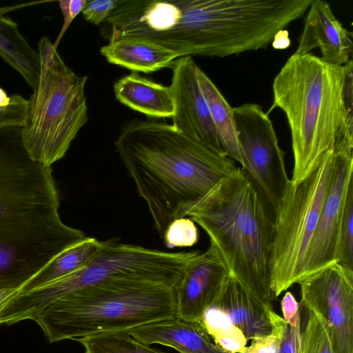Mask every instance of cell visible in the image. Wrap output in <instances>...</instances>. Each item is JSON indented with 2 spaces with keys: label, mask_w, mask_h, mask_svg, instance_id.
<instances>
[{
  "label": "cell",
  "mask_w": 353,
  "mask_h": 353,
  "mask_svg": "<svg viewBox=\"0 0 353 353\" xmlns=\"http://www.w3.org/2000/svg\"><path fill=\"white\" fill-rule=\"evenodd\" d=\"M160 236L218 196L239 167L222 150L168 124L133 119L114 142Z\"/></svg>",
  "instance_id": "1"
},
{
  "label": "cell",
  "mask_w": 353,
  "mask_h": 353,
  "mask_svg": "<svg viewBox=\"0 0 353 353\" xmlns=\"http://www.w3.org/2000/svg\"><path fill=\"white\" fill-rule=\"evenodd\" d=\"M21 131L0 128V289H20L87 238L62 221L51 166L30 157Z\"/></svg>",
  "instance_id": "2"
},
{
  "label": "cell",
  "mask_w": 353,
  "mask_h": 353,
  "mask_svg": "<svg viewBox=\"0 0 353 353\" xmlns=\"http://www.w3.org/2000/svg\"><path fill=\"white\" fill-rule=\"evenodd\" d=\"M352 60L344 65L312 53L292 54L276 75L270 111L280 108L291 133L293 183L334 145L353 138Z\"/></svg>",
  "instance_id": "3"
},
{
  "label": "cell",
  "mask_w": 353,
  "mask_h": 353,
  "mask_svg": "<svg viewBox=\"0 0 353 353\" xmlns=\"http://www.w3.org/2000/svg\"><path fill=\"white\" fill-rule=\"evenodd\" d=\"M188 217L206 232L230 275L272 306L274 223L241 167L213 201Z\"/></svg>",
  "instance_id": "4"
},
{
  "label": "cell",
  "mask_w": 353,
  "mask_h": 353,
  "mask_svg": "<svg viewBox=\"0 0 353 353\" xmlns=\"http://www.w3.org/2000/svg\"><path fill=\"white\" fill-rule=\"evenodd\" d=\"M176 317L175 288L119 280L70 292L47 306L32 321L53 343L128 331Z\"/></svg>",
  "instance_id": "5"
},
{
  "label": "cell",
  "mask_w": 353,
  "mask_h": 353,
  "mask_svg": "<svg viewBox=\"0 0 353 353\" xmlns=\"http://www.w3.org/2000/svg\"><path fill=\"white\" fill-rule=\"evenodd\" d=\"M39 74L22 126L23 145L35 161L51 166L63 158L88 120L86 76L63 61L49 39L38 44Z\"/></svg>",
  "instance_id": "6"
},
{
  "label": "cell",
  "mask_w": 353,
  "mask_h": 353,
  "mask_svg": "<svg viewBox=\"0 0 353 353\" xmlns=\"http://www.w3.org/2000/svg\"><path fill=\"white\" fill-rule=\"evenodd\" d=\"M199 250L170 252L103 241L96 255L78 271L24 292V308L36 315L56 300L78 290L105 281H134L176 287Z\"/></svg>",
  "instance_id": "7"
},
{
  "label": "cell",
  "mask_w": 353,
  "mask_h": 353,
  "mask_svg": "<svg viewBox=\"0 0 353 353\" xmlns=\"http://www.w3.org/2000/svg\"><path fill=\"white\" fill-rule=\"evenodd\" d=\"M334 163L332 148L301 181H290L274 222L272 290L276 298L303 279L305 257Z\"/></svg>",
  "instance_id": "8"
},
{
  "label": "cell",
  "mask_w": 353,
  "mask_h": 353,
  "mask_svg": "<svg viewBox=\"0 0 353 353\" xmlns=\"http://www.w3.org/2000/svg\"><path fill=\"white\" fill-rule=\"evenodd\" d=\"M241 170L275 222L288 179L284 152L278 143L268 114L259 105L233 108Z\"/></svg>",
  "instance_id": "9"
},
{
  "label": "cell",
  "mask_w": 353,
  "mask_h": 353,
  "mask_svg": "<svg viewBox=\"0 0 353 353\" xmlns=\"http://www.w3.org/2000/svg\"><path fill=\"white\" fill-rule=\"evenodd\" d=\"M299 284L300 304L321 316L333 353H353V270L336 263Z\"/></svg>",
  "instance_id": "10"
},
{
  "label": "cell",
  "mask_w": 353,
  "mask_h": 353,
  "mask_svg": "<svg viewBox=\"0 0 353 353\" xmlns=\"http://www.w3.org/2000/svg\"><path fill=\"white\" fill-rule=\"evenodd\" d=\"M333 148L332 176L307 252L302 281L337 263L341 217L349 188L353 184V139H346Z\"/></svg>",
  "instance_id": "11"
},
{
  "label": "cell",
  "mask_w": 353,
  "mask_h": 353,
  "mask_svg": "<svg viewBox=\"0 0 353 353\" xmlns=\"http://www.w3.org/2000/svg\"><path fill=\"white\" fill-rule=\"evenodd\" d=\"M171 66L172 76L169 86L175 103L172 125L185 134L222 150L198 82V65L192 57H183L176 59Z\"/></svg>",
  "instance_id": "12"
},
{
  "label": "cell",
  "mask_w": 353,
  "mask_h": 353,
  "mask_svg": "<svg viewBox=\"0 0 353 353\" xmlns=\"http://www.w3.org/2000/svg\"><path fill=\"white\" fill-rule=\"evenodd\" d=\"M230 272L212 244L192 261L176 285V317L199 323L221 291Z\"/></svg>",
  "instance_id": "13"
},
{
  "label": "cell",
  "mask_w": 353,
  "mask_h": 353,
  "mask_svg": "<svg viewBox=\"0 0 353 353\" xmlns=\"http://www.w3.org/2000/svg\"><path fill=\"white\" fill-rule=\"evenodd\" d=\"M352 32L335 17L328 3L312 0L294 53L305 54L319 48L323 61L344 65L352 59Z\"/></svg>",
  "instance_id": "14"
},
{
  "label": "cell",
  "mask_w": 353,
  "mask_h": 353,
  "mask_svg": "<svg viewBox=\"0 0 353 353\" xmlns=\"http://www.w3.org/2000/svg\"><path fill=\"white\" fill-rule=\"evenodd\" d=\"M211 305L220 310L248 341L272 332L269 312L272 307L260 301L231 275Z\"/></svg>",
  "instance_id": "15"
},
{
  "label": "cell",
  "mask_w": 353,
  "mask_h": 353,
  "mask_svg": "<svg viewBox=\"0 0 353 353\" xmlns=\"http://www.w3.org/2000/svg\"><path fill=\"white\" fill-rule=\"evenodd\" d=\"M127 332L145 345L161 344L180 353H225L210 341L199 323L177 317L137 326Z\"/></svg>",
  "instance_id": "16"
},
{
  "label": "cell",
  "mask_w": 353,
  "mask_h": 353,
  "mask_svg": "<svg viewBox=\"0 0 353 353\" xmlns=\"http://www.w3.org/2000/svg\"><path fill=\"white\" fill-rule=\"evenodd\" d=\"M100 52L112 64L144 73L170 67L178 58L174 52L152 41L113 34Z\"/></svg>",
  "instance_id": "17"
},
{
  "label": "cell",
  "mask_w": 353,
  "mask_h": 353,
  "mask_svg": "<svg viewBox=\"0 0 353 353\" xmlns=\"http://www.w3.org/2000/svg\"><path fill=\"white\" fill-rule=\"evenodd\" d=\"M116 99L128 108L154 118H172L175 103L170 86L157 83L138 72L117 80L113 87Z\"/></svg>",
  "instance_id": "18"
},
{
  "label": "cell",
  "mask_w": 353,
  "mask_h": 353,
  "mask_svg": "<svg viewBox=\"0 0 353 353\" xmlns=\"http://www.w3.org/2000/svg\"><path fill=\"white\" fill-rule=\"evenodd\" d=\"M32 4L34 3L0 8V56L33 89L39 74L40 61L38 52L21 35L17 24L4 17L6 13L11 10Z\"/></svg>",
  "instance_id": "19"
},
{
  "label": "cell",
  "mask_w": 353,
  "mask_h": 353,
  "mask_svg": "<svg viewBox=\"0 0 353 353\" xmlns=\"http://www.w3.org/2000/svg\"><path fill=\"white\" fill-rule=\"evenodd\" d=\"M196 77L222 150L228 157L242 165L233 108L199 66L196 68Z\"/></svg>",
  "instance_id": "20"
},
{
  "label": "cell",
  "mask_w": 353,
  "mask_h": 353,
  "mask_svg": "<svg viewBox=\"0 0 353 353\" xmlns=\"http://www.w3.org/2000/svg\"><path fill=\"white\" fill-rule=\"evenodd\" d=\"M103 241L88 237L68 248L28 280L18 292H24L67 276L86 265L99 252Z\"/></svg>",
  "instance_id": "21"
},
{
  "label": "cell",
  "mask_w": 353,
  "mask_h": 353,
  "mask_svg": "<svg viewBox=\"0 0 353 353\" xmlns=\"http://www.w3.org/2000/svg\"><path fill=\"white\" fill-rule=\"evenodd\" d=\"M199 323L212 337L214 344L225 353H239L246 346L248 341L243 333L212 305L205 310Z\"/></svg>",
  "instance_id": "22"
},
{
  "label": "cell",
  "mask_w": 353,
  "mask_h": 353,
  "mask_svg": "<svg viewBox=\"0 0 353 353\" xmlns=\"http://www.w3.org/2000/svg\"><path fill=\"white\" fill-rule=\"evenodd\" d=\"M77 341L85 353H165L137 341L127 331L104 332Z\"/></svg>",
  "instance_id": "23"
},
{
  "label": "cell",
  "mask_w": 353,
  "mask_h": 353,
  "mask_svg": "<svg viewBox=\"0 0 353 353\" xmlns=\"http://www.w3.org/2000/svg\"><path fill=\"white\" fill-rule=\"evenodd\" d=\"M302 353H333L325 323L314 310L299 303Z\"/></svg>",
  "instance_id": "24"
},
{
  "label": "cell",
  "mask_w": 353,
  "mask_h": 353,
  "mask_svg": "<svg viewBox=\"0 0 353 353\" xmlns=\"http://www.w3.org/2000/svg\"><path fill=\"white\" fill-rule=\"evenodd\" d=\"M337 263L353 270V184L345 201L339 232Z\"/></svg>",
  "instance_id": "25"
},
{
  "label": "cell",
  "mask_w": 353,
  "mask_h": 353,
  "mask_svg": "<svg viewBox=\"0 0 353 353\" xmlns=\"http://www.w3.org/2000/svg\"><path fill=\"white\" fill-rule=\"evenodd\" d=\"M163 240L168 248L192 247L198 242L199 231L190 217L176 219L167 228Z\"/></svg>",
  "instance_id": "26"
},
{
  "label": "cell",
  "mask_w": 353,
  "mask_h": 353,
  "mask_svg": "<svg viewBox=\"0 0 353 353\" xmlns=\"http://www.w3.org/2000/svg\"><path fill=\"white\" fill-rule=\"evenodd\" d=\"M272 330L270 334L252 339L249 346H245L239 353H278L281 343V316L271 309L269 312Z\"/></svg>",
  "instance_id": "27"
},
{
  "label": "cell",
  "mask_w": 353,
  "mask_h": 353,
  "mask_svg": "<svg viewBox=\"0 0 353 353\" xmlns=\"http://www.w3.org/2000/svg\"><path fill=\"white\" fill-rule=\"evenodd\" d=\"M28 100L21 95L10 96L8 105L0 108V128L23 126L27 114Z\"/></svg>",
  "instance_id": "28"
},
{
  "label": "cell",
  "mask_w": 353,
  "mask_h": 353,
  "mask_svg": "<svg viewBox=\"0 0 353 353\" xmlns=\"http://www.w3.org/2000/svg\"><path fill=\"white\" fill-rule=\"evenodd\" d=\"M281 343L278 353H302L301 346L300 316L287 323L283 317L280 320Z\"/></svg>",
  "instance_id": "29"
},
{
  "label": "cell",
  "mask_w": 353,
  "mask_h": 353,
  "mask_svg": "<svg viewBox=\"0 0 353 353\" xmlns=\"http://www.w3.org/2000/svg\"><path fill=\"white\" fill-rule=\"evenodd\" d=\"M118 0H96L85 4L82 14L85 19L98 26L106 21L117 6Z\"/></svg>",
  "instance_id": "30"
},
{
  "label": "cell",
  "mask_w": 353,
  "mask_h": 353,
  "mask_svg": "<svg viewBox=\"0 0 353 353\" xmlns=\"http://www.w3.org/2000/svg\"><path fill=\"white\" fill-rule=\"evenodd\" d=\"M88 1L86 0H62L59 1L60 9L63 15V24L57 39L54 43L57 48L61 38L73 19L83 10Z\"/></svg>",
  "instance_id": "31"
},
{
  "label": "cell",
  "mask_w": 353,
  "mask_h": 353,
  "mask_svg": "<svg viewBox=\"0 0 353 353\" xmlns=\"http://www.w3.org/2000/svg\"><path fill=\"white\" fill-rule=\"evenodd\" d=\"M281 305L283 318L287 323L300 316L299 303L290 292H285L281 300Z\"/></svg>",
  "instance_id": "32"
},
{
  "label": "cell",
  "mask_w": 353,
  "mask_h": 353,
  "mask_svg": "<svg viewBox=\"0 0 353 353\" xmlns=\"http://www.w3.org/2000/svg\"><path fill=\"white\" fill-rule=\"evenodd\" d=\"M288 35V31L285 30H283L278 32L272 42L273 47L276 49H283L288 47L290 44V40Z\"/></svg>",
  "instance_id": "33"
},
{
  "label": "cell",
  "mask_w": 353,
  "mask_h": 353,
  "mask_svg": "<svg viewBox=\"0 0 353 353\" xmlns=\"http://www.w3.org/2000/svg\"><path fill=\"white\" fill-rule=\"evenodd\" d=\"M19 289L17 288H3L0 289V310L6 303L15 295Z\"/></svg>",
  "instance_id": "34"
}]
</instances>
